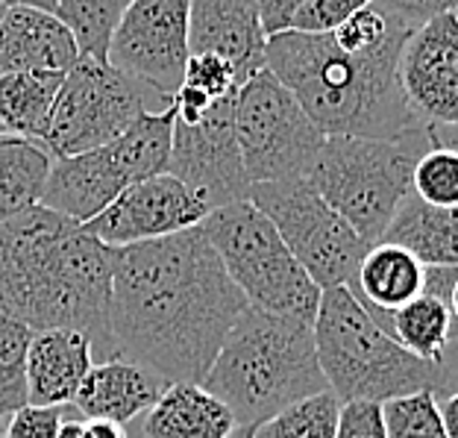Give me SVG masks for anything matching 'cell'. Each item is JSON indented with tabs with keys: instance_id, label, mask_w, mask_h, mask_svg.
Wrapping results in <instances>:
<instances>
[{
	"instance_id": "6da1fadb",
	"label": "cell",
	"mask_w": 458,
	"mask_h": 438,
	"mask_svg": "<svg viewBox=\"0 0 458 438\" xmlns=\"http://www.w3.org/2000/svg\"><path fill=\"white\" fill-rule=\"evenodd\" d=\"M244 309L203 227L118 247L109 309L114 350L168 385L203 382Z\"/></svg>"
},
{
	"instance_id": "7a4b0ae2",
	"label": "cell",
	"mask_w": 458,
	"mask_h": 438,
	"mask_svg": "<svg viewBox=\"0 0 458 438\" xmlns=\"http://www.w3.org/2000/svg\"><path fill=\"white\" fill-rule=\"evenodd\" d=\"M118 250L45 206L0 224V312L38 330L89 336L95 362L118 359L109 309Z\"/></svg>"
},
{
	"instance_id": "3957f363",
	"label": "cell",
	"mask_w": 458,
	"mask_h": 438,
	"mask_svg": "<svg viewBox=\"0 0 458 438\" xmlns=\"http://www.w3.org/2000/svg\"><path fill=\"white\" fill-rule=\"evenodd\" d=\"M414 33L397 24L379 45L350 54L332 36H267V71L297 98L324 135L403 139L429 130L411 112L400 86V54Z\"/></svg>"
},
{
	"instance_id": "277c9868",
	"label": "cell",
	"mask_w": 458,
	"mask_h": 438,
	"mask_svg": "<svg viewBox=\"0 0 458 438\" xmlns=\"http://www.w3.org/2000/svg\"><path fill=\"white\" fill-rule=\"evenodd\" d=\"M200 385L226 403L238 426H256L288 406L329 391L311 324L256 306L238 315Z\"/></svg>"
},
{
	"instance_id": "5b68a950",
	"label": "cell",
	"mask_w": 458,
	"mask_h": 438,
	"mask_svg": "<svg viewBox=\"0 0 458 438\" xmlns=\"http://www.w3.org/2000/svg\"><path fill=\"white\" fill-rule=\"evenodd\" d=\"M318 362L341 403H388L418 391H441L438 365L423 362L368 315L347 286L324 288L315 324Z\"/></svg>"
},
{
	"instance_id": "8992f818",
	"label": "cell",
	"mask_w": 458,
	"mask_h": 438,
	"mask_svg": "<svg viewBox=\"0 0 458 438\" xmlns=\"http://www.w3.org/2000/svg\"><path fill=\"white\" fill-rule=\"evenodd\" d=\"M432 144V130L403 139L327 135L306 180L364 242L379 245L400 203L411 194L414 165Z\"/></svg>"
},
{
	"instance_id": "52a82bcc",
	"label": "cell",
	"mask_w": 458,
	"mask_h": 438,
	"mask_svg": "<svg viewBox=\"0 0 458 438\" xmlns=\"http://www.w3.org/2000/svg\"><path fill=\"white\" fill-rule=\"evenodd\" d=\"M200 227L247 306L315 324L324 291L297 262L262 210L250 201L226 203L206 215Z\"/></svg>"
},
{
	"instance_id": "ba28073f",
	"label": "cell",
	"mask_w": 458,
	"mask_h": 438,
	"mask_svg": "<svg viewBox=\"0 0 458 438\" xmlns=\"http://www.w3.org/2000/svg\"><path fill=\"white\" fill-rule=\"evenodd\" d=\"M171 109V100L109 62L80 56L62 77L59 95L50 112L45 148L54 159L98 150L114 142L144 112Z\"/></svg>"
},
{
	"instance_id": "9c48e42d",
	"label": "cell",
	"mask_w": 458,
	"mask_h": 438,
	"mask_svg": "<svg viewBox=\"0 0 458 438\" xmlns=\"http://www.w3.org/2000/svg\"><path fill=\"white\" fill-rule=\"evenodd\" d=\"M247 201L270 218L320 291L350 286L364 253L373 247L332 210L306 176L259 183L250 189Z\"/></svg>"
},
{
	"instance_id": "30bf717a",
	"label": "cell",
	"mask_w": 458,
	"mask_h": 438,
	"mask_svg": "<svg viewBox=\"0 0 458 438\" xmlns=\"http://www.w3.org/2000/svg\"><path fill=\"white\" fill-rule=\"evenodd\" d=\"M235 139L247 180L259 185L306 176L327 135L283 82L262 68L238 89Z\"/></svg>"
},
{
	"instance_id": "8fae6325",
	"label": "cell",
	"mask_w": 458,
	"mask_h": 438,
	"mask_svg": "<svg viewBox=\"0 0 458 438\" xmlns=\"http://www.w3.org/2000/svg\"><path fill=\"white\" fill-rule=\"evenodd\" d=\"M235 98L215 100L203 112H174L168 174L191 185L212 210L247 201L253 189L235 139Z\"/></svg>"
},
{
	"instance_id": "7c38bea8",
	"label": "cell",
	"mask_w": 458,
	"mask_h": 438,
	"mask_svg": "<svg viewBox=\"0 0 458 438\" xmlns=\"http://www.w3.org/2000/svg\"><path fill=\"white\" fill-rule=\"evenodd\" d=\"M191 0H132L112 30L106 62L174 100L189 65Z\"/></svg>"
},
{
	"instance_id": "4fadbf2b",
	"label": "cell",
	"mask_w": 458,
	"mask_h": 438,
	"mask_svg": "<svg viewBox=\"0 0 458 438\" xmlns=\"http://www.w3.org/2000/svg\"><path fill=\"white\" fill-rule=\"evenodd\" d=\"M209 212L212 206L180 176L159 174L123 189L98 218L80 227L118 250L200 227Z\"/></svg>"
},
{
	"instance_id": "5bb4252c",
	"label": "cell",
	"mask_w": 458,
	"mask_h": 438,
	"mask_svg": "<svg viewBox=\"0 0 458 438\" xmlns=\"http://www.w3.org/2000/svg\"><path fill=\"white\" fill-rule=\"evenodd\" d=\"M400 86L429 130L458 124V15L426 21L400 54Z\"/></svg>"
},
{
	"instance_id": "9a60e30c",
	"label": "cell",
	"mask_w": 458,
	"mask_h": 438,
	"mask_svg": "<svg viewBox=\"0 0 458 438\" xmlns=\"http://www.w3.org/2000/svg\"><path fill=\"white\" fill-rule=\"evenodd\" d=\"M191 54H217L242 68L247 80L267 68V33L256 0H191Z\"/></svg>"
},
{
	"instance_id": "2e32d148",
	"label": "cell",
	"mask_w": 458,
	"mask_h": 438,
	"mask_svg": "<svg viewBox=\"0 0 458 438\" xmlns=\"http://www.w3.org/2000/svg\"><path fill=\"white\" fill-rule=\"evenodd\" d=\"M123 189H130L127 174L114 159L109 144H103L98 150L54 159L41 206L74 224H89Z\"/></svg>"
},
{
	"instance_id": "e0dca14e",
	"label": "cell",
	"mask_w": 458,
	"mask_h": 438,
	"mask_svg": "<svg viewBox=\"0 0 458 438\" xmlns=\"http://www.w3.org/2000/svg\"><path fill=\"white\" fill-rule=\"evenodd\" d=\"M77 59V39L56 13L6 6L0 15V77L21 71L68 74Z\"/></svg>"
},
{
	"instance_id": "ac0fdd59",
	"label": "cell",
	"mask_w": 458,
	"mask_h": 438,
	"mask_svg": "<svg viewBox=\"0 0 458 438\" xmlns=\"http://www.w3.org/2000/svg\"><path fill=\"white\" fill-rule=\"evenodd\" d=\"M168 382L130 359L95 362L82 380L71 409L89 421H114L130 426L162 398Z\"/></svg>"
},
{
	"instance_id": "d6986e66",
	"label": "cell",
	"mask_w": 458,
	"mask_h": 438,
	"mask_svg": "<svg viewBox=\"0 0 458 438\" xmlns=\"http://www.w3.org/2000/svg\"><path fill=\"white\" fill-rule=\"evenodd\" d=\"M95 365L89 336L77 330H38L27 350L30 406H71Z\"/></svg>"
},
{
	"instance_id": "ffe728a7",
	"label": "cell",
	"mask_w": 458,
	"mask_h": 438,
	"mask_svg": "<svg viewBox=\"0 0 458 438\" xmlns=\"http://www.w3.org/2000/svg\"><path fill=\"white\" fill-rule=\"evenodd\" d=\"M423 286L426 265L420 259L400 245L379 242L364 253L347 288L368 309V315L391 336V315L400 306L411 304L414 297H420Z\"/></svg>"
},
{
	"instance_id": "44dd1931",
	"label": "cell",
	"mask_w": 458,
	"mask_h": 438,
	"mask_svg": "<svg viewBox=\"0 0 458 438\" xmlns=\"http://www.w3.org/2000/svg\"><path fill=\"white\" fill-rule=\"evenodd\" d=\"M235 415L200 382H174L141 415V438H229Z\"/></svg>"
},
{
	"instance_id": "7402d4cb",
	"label": "cell",
	"mask_w": 458,
	"mask_h": 438,
	"mask_svg": "<svg viewBox=\"0 0 458 438\" xmlns=\"http://www.w3.org/2000/svg\"><path fill=\"white\" fill-rule=\"evenodd\" d=\"M382 242L411 250L423 265L458 268V206H429L411 192L400 203Z\"/></svg>"
},
{
	"instance_id": "603a6c76",
	"label": "cell",
	"mask_w": 458,
	"mask_h": 438,
	"mask_svg": "<svg viewBox=\"0 0 458 438\" xmlns=\"http://www.w3.org/2000/svg\"><path fill=\"white\" fill-rule=\"evenodd\" d=\"M54 156L41 142L0 135V224L41 206Z\"/></svg>"
},
{
	"instance_id": "cb8c5ba5",
	"label": "cell",
	"mask_w": 458,
	"mask_h": 438,
	"mask_svg": "<svg viewBox=\"0 0 458 438\" xmlns=\"http://www.w3.org/2000/svg\"><path fill=\"white\" fill-rule=\"evenodd\" d=\"M62 77L65 74H47V71H21L0 77V124L6 133L45 142Z\"/></svg>"
},
{
	"instance_id": "d4e9b609",
	"label": "cell",
	"mask_w": 458,
	"mask_h": 438,
	"mask_svg": "<svg viewBox=\"0 0 458 438\" xmlns=\"http://www.w3.org/2000/svg\"><path fill=\"white\" fill-rule=\"evenodd\" d=\"M174 144V109L144 112L135 118L118 139L109 142L114 159L127 174L130 185L150 180V176L168 174Z\"/></svg>"
},
{
	"instance_id": "484cf974",
	"label": "cell",
	"mask_w": 458,
	"mask_h": 438,
	"mask_svg": "<svg viewBox=\"0 0 458 438\" xmlns=\"http://www.w3.org/2000/svg\"><path fill=\"white\" fill-rule=\"evenodd\" d=\"M455 327L458 324L450 304L435 295H426V291L391 315V336L418 359L432 365L444 359V350L450 344Z\"/></svg>"
},
{
	"instance_id": "4316f807",
	"label": "cell",
	"mask_w": 458,
	"mask_h": 438,
	"mask_svg": "<svg viewBox=\"0 0 458 438\" xmlns=\"http://www.w3.org/2000/svg\"><path fill=\"white\" fill-rule=\"evenodd\" d=\"M132 0H59L56 15L65 21L77 39L80 56L106 62L112 30L118 27L121 15Z\"/></svg>"
},
{
	"instance_id": "83f0119b",
	"label": "cell",
	"mask_w": 458,
	"mask_h": 438,
	"mask_svg": "<svg viewBox=\"0 0 458 438\" xmlns=\"http://www.w3.org/2000/svg\"><path fill=\"white\" fill-rule=\"evenodd\" d=\"M341 406L344 403L332 391H320L256 424L253 438H335Z\"/></svg>"
},
{
	"instance_id": "f1b7e54d",
	"label": "cell",
	"mask_w": 458,
	"mask_h": 438,
	"mask_svg": "<svg viewBox=\"0 0 458 438\" xmlns=\"http://www.w3.org/2000/svg\"><path fill=\"white\" fill-rule=\"evenodd\" d=\"M30 341H33V330L0 312V424L30 403L27 394Z\"/></svg>"
},
{
	"instance_id": "f546056e",
	"label": "cell",
	"mask_w": 458,
	"mask_h": 438,
	"mask_svg": "<svg viewBox=\"0 0 458 438\" xmlns=\"http://www.w3.org/2000/svg\"><path fill=\"white\" fill-rule=\"evenodd\" d=\"M382 424L385 438H446L432 391L405 394L382 403Z\"/></svg>"
},
{
	"instance_id": "4dcf8cb0",
	"label": "cell",
	"mask_w": 458,
	"mask_h": 438,
	"mask_svg": "<svg viewBox=\"0 0 458 438\" xmlns=\"http://www.w3.org/2000/svg\"><path fill=\"white\" fill-rule=\"evenodd\" d=\"M411 192L429 206H458V150L432 144L414 165Z\"/></svg>"
},
{
	"instance_id": "1f68e13d",
	"label": "cell",
	"mask_w": 458,
	"mask_h": 438,
	"mask_svg": "<svg viewBox=\"0 0 458 438\" xmlns=\"http://www.w3.org/2000/svg\"><path fill=\"white\" fill-rule=\"evenodd\" d=\"M247 82V74L242 68H235L233 62L217 56V54H191L189 65H185L182 86H191L203 95H209L212 100H221L229 95H238Z\"/></svg>"
},
{
	"instance_id": "d6a6232c",
	"label": "cell",
	"mask_w": 458,
	"mask_h": 438,
	"mask_svg": "<svg viewBox=\"0 0 458 438\" xmlns=\"http://www.w3.org/2000/svg\"><path fill=\"white\" fill-rule=\"evenodd\" d=\"M370 4H377V0H306L294 13V18H291L288 30H294V33L327 36Z\"/></svg>"
},
{
	"instance_id": "836d02e7",
	"label": "cell",
	"mask_w": 458,
	"mask_h": 438,
	"mask_svg": "<svg viewBox=\"0 0 458 438\" xmlns=\"http://www.w3.org/2000/svg\"><path fill=\"white\" fill-rule=\"evenodd\" d=\"M65 406H24L4 421V438H59Z\"/></svg>"
},
{
	"instance_id": "e575fe53",
	"label": "cell",
	"mask_w": 458,
	"mask_h": 438,
	"mask_svg": "<svg viewBox=\"0 0 458 438\" xmlns=\"http://www.w3.org/2000/svg\"><path fill=\"white\" fill-rule=\"evenodd\" d=\"M335 438H385L382 406L364 403V400L344 403Z\"/></svg>"
},
{
	"instance_id": "d590c367",
	"label": "cell",
	"mask_w": 458,
	"mask_h": 438,
	"mask_svg": "<svg viewBox=\"0 0 458 438\" xmlns=\"http://www.w3.org/2000/svg\"><path fill=\"white\" fill-rule=\"evenodd\" d=\"M377 6H382L391 18L403 21L411 30L423 27L426 21L458 13V0H377Z\"/></svg>"
},
{
	"instance_id": "8d00e7d4",
	"label": "cell",
	"mask_w": 458,
	"mask_h": 438,
	"mask_svg": "<svg viewBox=\"0 0 458 438\" xmlns=\"http://www.w3.org/2000/svg\"><path fill=\"white\" fill-rule=\"evenodd\" d=\"M259 4V15H262V27L267 36L285 33L291 27V18L306 0H256Z\"/></svg>"
},
{
	"instance_id": "74e56055",
	"label": "cell",
	"mask_w": 458,
	"mask_h": 438,
	"mask_svg": "<svg viewBox=\"0 0 458 438\" xmlns=\"http://www.w3.org/2000/svg\"><path fill=\"white\" fill-rule=\"evenodd\" d=\"M435 400H438V412H441V424H444L446 438H458V391H450Z\"/></svg>"
},
{
	"instance_id": "f35d334b",
	"label": "cell",
	"mask_w": 458,
	"mask_h": 438,
	"mask_svg": "<svg viewBox=\"0 0 458 438\" xmlns=\"http://www.w3.org/2000/svg\"><path fill=\"white\" fill-rule=\"evenodd\" d=\"M86 430H89V438H132L130 426L114 424V421H89L86 418Z\"/></svg>"
},
{
	"instance_id": "ab89813d",
	"label": "cell",
	"mask_w": 458,
	"mask_h": 438,
	"mask_svg": "<svg viewBox=\"0 0 458 438\" xmlns=\"http://www.w3.org/2000/svg\"><path fill=\"white\" fill-rule=\"evenodd\" d=\"M59 438H89L86 418L77 412H68V406H65V418H62V426H59Z\"/></svg>"
},
{
	"instance_id": "60d3db41",
	"label": "cell",
	"mask_w": 458,
	"mask_h": 438,
	"mask_svg": "<svg viewBox=\"0 0 458 438\" xmlns=\"http://www.w3.org/2000/svg\"><path fill=\"white\" fill-rule=\"evenodd\" d=\"M432 142L435 144H444V148H455L458 150V124H453V127L432 130Z\"/></svg>"
},
{
	"instance_id": "b9f144b4",
	"label": "cell",
	"mask_w": 458,
	"mask_h": 438,
	"mask_svg": "<svg viewBox=\"0 0 458 438\" xmlns=\"http://www.w3.org/2000/svg\"><path fill=\"white\" fill-rule=\"evenodd\" d=\"M4 6H30V9H45V13H56L59 0H0Z\"/></svg>"
},
{
	"instance_id": "7bdbcfd3",
	"label": "cell",
	"mask_w": 458,
	"mask_h": 438,
	"mask_svg": "<svg viewBox=\"0 0 458 438\" xmlns=\"http://www.w3.org/2000/svg\"><path fill=\"white\" fill-rule=\"evenodd\" d=\"M450 309H453V318H455V324H458V277H455L453 291H450Z\"/></svg>"
},
{
	"instance_id": "ee69618b",
	"label": "cell",
	"mask_w": 458,
	"mask_h": 438,
	"mask_svg": "<svg viewBox=\"0 0 458 438\" xmlns=\"http://www.w3.org/2000/svg\"><path fill=\"white\" fill-rule=\"evenodd\" d=\"M229 438H253V426H235V433Z\"/></svg>"
},
{
	"instance_id": "f6af8a7d",
	"label": "cell",
	"mask_w": 458,
	"mask_h": 438,
	"mask_svg": "<svg viewBox=\"0 0 458 438\" xmlns=\"http://www.w3.org/2000/svg\"><path fill=\"white\" fill-rule=\"evenodd\" d=\"M4 13H6V6H4V4H0V15H4Z\"/></svg>"
},
{
	"instance_id": "bcb514c9",
	"label": "cell",
	"mask_w": 458,
	"mask_h": 438,
	"mask_svg": "<svg viewBox=\"0 0 458 438\" xmlns=\"http://www.w3.org/2000/svg\"><path fill=\"white\" fill-rule=\"evenodd\" d=\"M6 133V127H4V124H0V135H4Z\"/></svg>"
},
{
	"instance_id": "7dc6e473",
	"label": "cell",
	"mask_w": 458,
	"mask_h": 438,
	"mask_svg": "<svg viewBox=\"0 0 458 438\" xmlns=\"http://www.w3.org/2000/svg\"><path fill=\"white\" fill-rule=\"evenodd\" d=\"M0 438H4V424H0Z\"/></svg>"
},
{
	"instance_id": "c3c4849f",
	"label": "cell",
	"mask_w": 458,
	"mask_h": 438,
	"mask_svg": "<svg viewBox=\"0 0 458 438\" xmlns=\"http://www.w3.org/2000/svg\"><path fill=\"white\" fill-rule=\"evenodd\" d=\"M455 15H458V13H455Z\"/></svg>"
}]
</instances>
